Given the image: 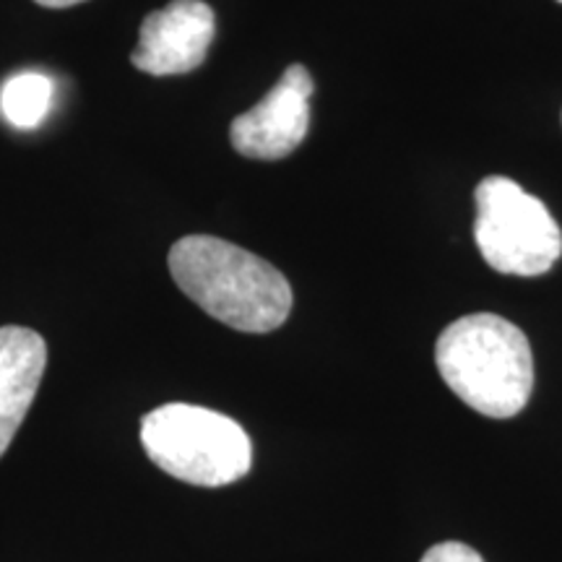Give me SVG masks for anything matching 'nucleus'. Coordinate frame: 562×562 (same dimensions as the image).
I'll return each instance as SVG.
<instances>
[{"label":"nucleus","mask_w":562,"mask_h":562,"mask_svg":"<svg viewBox=\"0 0 562 562\" xmlns=\"http://www.w3.org/2000/svg\"><path fill=\"white\" fill-rule=\"evenodd\" d=\"M53 102V81L37 70L11 76L0 89V112L16 128H37Z\"/></svg>","instance_id":"6e6552de"},{"label":"nucleus","mask_w":562,"mask_h":562,"mask_svg":"<svg viewBox=\"0 0 562 562\" xmlns=\"http://www.w3.org/2000/svg\"><path fill=\"white\" fill-rule=\"evenodd\" d=\"M47 368V344L24 326L0 328V459L30 414Z\"/></svg>","instance_id":"0eeeda50"},{"label":"nucleus","mask_w":562,"mask_h":562,"mask_svg":"<svg viewBox=\"0 0 562 562\" xmlns=\"http://www.w3.org/2000/svg\"><path fill=\"white\" fill-rule=\"evenodd\" d=\"M422 562H484V560L480 552L472 550V547L461 542H442V544H435L432 550H427Z\"/></svg>","instance_id":"1a4fd4ad"},{"label":"nucleus","mask_w":562,"mask_h":562,"mask_svg":"<svg viewBox=\"0 0 562 562\" xmlns=\"http://www.w3.org/2000/svg\"><path fill=\"white\" fill-rule=\"evenodd\" d=\"M216 19L203 0H172L140 24L131 63L149 76L191 74L206 60Z\"/></svg>","instance_id":"423d86ee"},{"label":"nucleus","mask_w":562,"mask_h":562,"mask_svg":"<svg viewBox=\"0 0 562 562\" xmlns=\"http://www.w3.org/2000/svg\"><path fill=\"white\" fill-rule=\"evenodd\" d=\"M476 248L508 277H542L562 256V232L537 195L510 178L492 175L474 191Z\"/></svg>","instance_id":"20e7f679"},{"label":"nucleus","mask_w":562,"mask_h":562,"mask_svg":"<svg viewBox=\"0 0 562 562\" xmlns=\"http://www.w3.org/2000/svg\"><path fill=\"white\" fill-rule=\"evenodd\" d=\"M175 284L203 313L243 334H269L292 313V286L277 266L211 235H188L167 256Z\"/></svg>","instance_id":"f257e3e1"},{"label":"nucleus","mask_w":562,"mask_h":562,"mask_svg":"<svg viewBox=\"0 0 562 562\" xmlns=\"http://www.w3.org/2000/svg\"><path fill=\"white\" fill-rule=\"evenodd\" d=\"M42 9H70V5H79L83 0H34Z\"/></svg>","instance_id":"9d476101"},{"label":"nucleus","mask_w":562,"mask_h":562,"mask_svg":"<svg viewBox=\"0 0 562 562\" xmlns=\"http://www.w3.org/2000/svg\"><path fill=\"white\" fill-rule=\"evenodd\" d=\"M435 364L448 389L484 417H516L531 398L529 339L501 315L476 313L453 321L435 344Z\"/></svg>","instance_id":"f03ea898"},{"label":"nucleus","mask_w":562,"mask_h":562,"mask_svg":"<svg viewBox=\"0 0 562 562\" xmlns=\"http://www.w3.org/2000/svg\"><path fill=\"white\" fill-rule=\"evenodd\" d=\"M311 70L294 63L256 108L229 125V140L248 159H284L305 140L311 128Z\"/></svg>","instance_id":"39448f33"},{"label":"nucleus","mask_w":562,"mask_h":562,"mask_svg":"<svg viewBox=\"0 0 562 562\" xmlns=\"http://www.w3.org/2000/svg\"><path fill=\"white\" fill-rule=\"evenodd\" d=\"M140 446L161 472L195 487H224L252 467L243 425L206 406L165 404L144 414Z\"/></svg>","instance_id":"7ed1b4c3"},{"label":"nucleus","mask_w":562,"mask_h":562,"mask_svg":"<svg viewBox=\"0 0 562 562\" xmlns=\"http://www.w3.org/2000/svg\"><path fill=\"white\" fill-rule=\"evenodd\" d=\"M560 3H562V0H560Z\"/></svg>","instance_id":"9b49d317"}]
</instances>
